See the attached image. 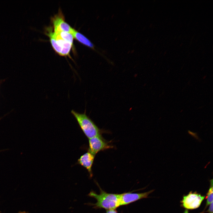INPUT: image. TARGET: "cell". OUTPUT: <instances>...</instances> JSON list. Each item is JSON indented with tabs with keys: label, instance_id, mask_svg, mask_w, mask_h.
<instances>
[{
	"label": "cell",
	"instance_id": "cell-6",
	"mask_svg": "<svg viewBox=\"0 0 213 213\" xmlns=\"http://www.w3.org/2000/svg\"><path fill=\"white\" fill-rule=\"evenodd\" d=\"M154 190H152L141 193H128L120 194V206L128 204L141 199L146 198Z\"/></svg>",
	"mask_w": 213,
	"mask_h": 213
},
{
	"label": "cell",
	"instance_id": "cell-15",
	"mask_svg": "<svg viewBox=\"0 0 213 213\" xmlns=\"http://www.w3.org/2000/svg\"><path fill=\"white\" fill-rule=\"evenodd\" d=\"M18 213H28L25 211H23V212H20Z\"/></svg>",
	"mask_w": 213,
	"mask_h": 213
},
{
	"label": "cell",
	"instance_id": "cell-7",
	"mask_svg": "<svg viewBox=\"0 0 213 213\" xmlns=\"http://www.w3.org/2000/svg\"><path fill=\"white\" fill-rule=\"evenodd\" d=\"M95 157V156L88 151L82 155L78 159L77 162L78 164L87 170L91 177L93 175L92 167Z\"/></svg>",
	"mask_w": 213,
	"mask_h": 213
},
{
	"label": "cell",
	"instance_id": "cell-13",
	"mask_svg": "<svg viewBox=\"0 0 213 213\" xmlns=\"http://www.w3.org/2000/svg\"><path fill=\"white\" fill-rule=\"evenodd\" d=\"M106 213H117V212L115 209H110L107 210Z\"/></svg>",
	"mask_w": 213,
	"mask_h": 213
},
{
	"label": "cell",
	"instance_id": "cell-8",
	"mask_svg": "<svg viewBox=\"0 0 213 213\" xmlns=\"http://www.w3.org/2000/svg\"><path fill=\"white\" fill-rule=\"evenodd\" d=\"M72 34L74 38L80 43L90 48L93 49L94 45L86 37L75 29Z\"/></svg>",
	"mask_w": 213,
	"mask_h": 213
},
{
	"label": "cell",
	"instance_id": "cell-1",
	"mask_svg": "<svg viewBox=\"0 0 213 213\" xmlns=\"http://www.w3.org/2000/svg\"><path fill=\"white\" fill-rule=\"evenodd\" d=\"M100 194L91 191L88 195L96 199L97 202L93 205L94 208H102L106 209H115L120 206V194L107 193L101 189Z\"/></svg>",
	"mask_w": 213,
	"mask_h": 213
},
{
	"label": "cell",
	"instance_id": "cell-14",
	"mask_svg": "<svg viewBox=\"0 0 213 213\" xmlns=\"http://www.w3.org/2000/svg\"><path fill=\"white\" fill-rule=\"evenodd\" d=\"M204 212H201L199 213H203ZM183 213H188V210L185 209Z\"/></svg>",
	"mask_w": 213,
	"mask_h": 213
},
{
	"label": "cell",
	"instance_id": "cell-5",
	"mask_svg": "<svg viewBox=\"0 0 213 213\" xmlns=\"http://www.w3.org/2000/svg\"><path fill=\"white\" fill-rule=\"evenodd\" d=\"M54 32H65L72 34L74 30L65 21L64 17L60 10L51 19Z\"/></svg>",
	"mask_w": 213,
	"mask_h": 213
},
{
	"label": "cell",
	"instance_id": "cell-9",
	"mask_svg": "<svg viewBox=\"0 0 213 213\" xmlns=\"http://www.w3.org/2000/svg\"><path fill=\"white\" fill-rule=\"evenodd\" d=\"M210 185L209 188L206 194V202L205 209L211 203L213 202V184L212 179L210 180Z\"/></svg>",
	"mask_w": 213,
	"mask_h": 213
},
{
	"label": "cell",
	"instance_id": "cell-4",
	"mask_svg": "<svg viewBox=\"0 0 213 213\" xmlns=\"http://www.w3.org/2000/svg\"><path fill=\"white\" fill-rule=\"evenodd\" d=\"M88 139V151L95 156L101 151L112 148L113 147L109 144V142H107L102 137L101 135L96 136Z\"/></svg>",
	"mask_w": 213,
	"mask_h": 213
},
{
	"label": "cell",
	"instance_id": "cell-11",
	"mask_svg": "<svg viewBox=\"0 0 213 213\" xmlns=\"http://www.w3.org/2000/svg\"><path fill=\"white\" fill-rule=\"evenodd\" d=\"M188 133L191 136L194 138L195 139L197 140L199 142H201V140L198 136L197 133H195L191 131L190 130L188 131Z\"/></svg>",
	"mask_w": 213,
	"mask_h": 213
},
{
	"label": "cell",
	"instance_id": "cell-2",
	"mask_svg": "<svg viewBox=\"0 0 213 213\" xmlns=\"http://www.w3.org/2000/svg\"><path fill=\"white\" fill-rule=\"evenodd\" d=\"M71 113L74 117L82 131L88 139L101 135V131L86 114L80 113L72 110Z\"/></svg>",
	"mask_w": 213,
	"mask_h": 213
},
{
	"label": "cell",
	"instance_id": "cell-12",
	"mask_svg": "<svg viewBox=\"0 0 213 213\" xmlns=\"http://www.w3.org/2000/svg\"><path fill=\"white\" fill-rule=\"evenodd\" d=\"M213 204L212 202L209 205L208 209L206 211L208 213H213Z\"/></svg>",
	"mask_w": 213,
	"mask_h": 213
},
{
	"label": "cell",
	"instance_id": "cell-3",
	"mask_svg": "<svg viewBox=\"0 0 213 213\" xmlns=\"http://www.w3.org/2000/svg\"><path fill=\"white\" fill-rule=\"evenodd\" d=\"M205 197L197 192L190 191L183 196L180 201L181 206L186 209L192 210L198 208Z\"/></svg>",
	"mask_w": 213,
	"mask_h": 213
},
{
	"label": "cell",
	"instance_id": "cell-10",
	"mask_svg": "<svg viewBox=\"0 0 213 213\" xmlns=\"http://www.w3.org/2000/svg\"><path fill=\"white\" fill-rule=\"evenodd\" d=\"M54 32L62 39L73 44L74 38L71 34L62 31Z\"/></svg>",
	"mask_w": 213,
	"mask_h": 213
}]
</instances>
